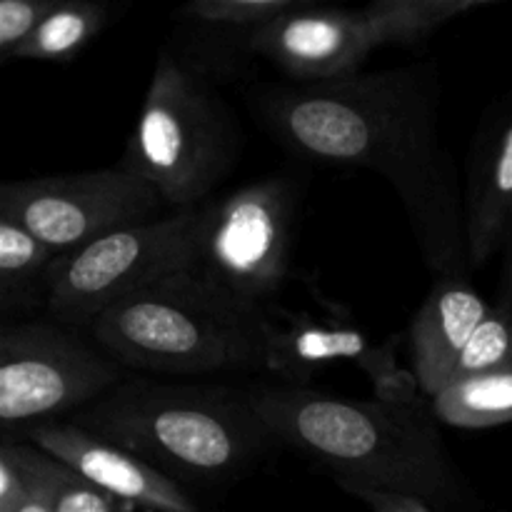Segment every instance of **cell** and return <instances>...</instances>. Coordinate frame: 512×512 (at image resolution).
I'll return each mask as SVG.
<instances>
[{
    "mask_svg": "<svg viewBox=\"0 0 512 512\" xmlns=\"http://www.w3.org/2000/svg\"><path fill=\"white\" fill-rule=\"evenodd\" d=\"M248 108L298 160L388 180L433 278L470 273L465 190L443 135L438 60L323 83L253 85Z\"/></svg>",
    "mask_w": 512,
    "mask_h": 512,
    "instance_id": "obj_1",
    "label": "cell"
},
{
    "mask_svg": "<svg viewBox=\"0 0 512 512\" xmlns=\"http://www.w3.org/2000/svg\"><path fill=\"white\" fill-rule=\"evenodd\" d=\"M248 398L278 445L328 470L340 488L410 495L435 512H480L478 493L445 445L428 395L385 403L308 385H250Z\"/></svg>",
    "mask_w": 512,
    "mask_h": 512,
    "instance_id": "obj_2",
    "label": "cell"
},
{
    "mask_svg": "<svg viewBox=\"0 0 512 512\" xmlns=\"http://www.w3.org/2000/svg\"><path fill=\"white\" fill-rule=\"evenodd\" d=\"M68 420L178 485L233 483L278 445L245 388L140 373H128Z\"/></svg>",
    "mask_w": 512,
    "mask_h": 512,
    "instance_id": "obj_3",
    "label": "cell"
},
{
    "mask_svg": "<svg viewBox=\"0 0 512 512\" xmlns=\"http://www.w3.org/2000/svg\"><path fill=\"white\" fill-rule=\"evenodd\" d=\"M88 335L128 373H265L268 308L245 303L200 270H190L115 303L90 323Z\"/></svg>",
    "mask_w": 512,
    "mask_h": 512,
    "instance_id": "obj_4",
    "label": "cell"
},
{
    "mask_svg": "<svg viewBox=\"0 0 512 512\" xmlns=\"http://www.w3.org/2000/svg\"><path fill=\"white\" fill-rule=\"evenodd\" d=\"M240 150L243 130L218 83L163 45L118 163L140 175L163 205L183 210L213 198Z\"/></svg>",
    "mask_w": 512,
    "mask_h": 512,
    "instance_id": "obj_5",
    "label": "cell"
},
{
    "mask_svg": "<svg viewBox=\"0 0 512 512\" xmlns=\"http://www.w3.org/2000/svg\"><path fill=\"white\" fill-rule=\"evenodd\" d=\"M495 0H375L365 8L305 5L250 38L253 58L283 70L293 83H323L358 75L380 48L420 43Z\"/></svg>",
    "mask_w": 512,
    "mask_h": 512,
    "instance_id": "obj_6",
    "label": "cell"
},
{
    "mask_svg": "<svg viewBox=\"0 0 512 512\" xmlns=\"http://www.w3.org/2000/svg\"><path fill=\"white\" fill-rule=\"evenodd\" d=\"M203 203L125 225L53 265L45 313L55 323L88 330L90 323L128 295L178 273L200 270Z\"/></svg>",
    "mask_w": 512,
    "mask_h": 512,
    "instance_id": "obj_7",
    "label": "cell"
},
{
    "mask_svg": "<svg viewBox=\"0 0 512 512\" xmlns=\"http://www.w3.org/2000/svg\"><path fill=\"white\" fill-rule=\"evenodd\" d=\"M128 375L88 330L55 320L0 328V428L18 440L35 425L68 420Z\"/></svg>",
    "mask_w": 512,
    "mask_h": 512,
    "instance_id": "obj_8",
    "label": "cell"
},
{
    "mask_svg": "<svg viewBox=\"0 0 512 512\" xmlns=\"http://www.w3.org/2000/svg\"><path fill=\"white\" fill-rule=\"evenodd\" d=\"M303 190L273 173L203 203L200 273L245 303L270 308L288 283Z\"/></svg>",
    "mask_w": 512,
    "mask_h": 512,
    "instance_id": "obj_9",
    "label": "cell"
},
{
    "mask_svg": "<svg viewBox=\"0 0 512 512\" xmlns=\"http://www.w3.org/2000/svg\"><path fill=\"white\" fill-rule=\"evenodd\" d=\"M160 208L165 205L158 193L120 163L90 173L0 185V218L18 223L58 253L83 248L125 225L158 218Z\"/></svg>",
    "mask_w": 512,
    "mask_h": 512,
    "instance_id": "obj_10",
    "label": "cell"
},
{
    "mask_svg": "<svg viewBox=\"0 0 512 512\" xmlns=\"http://www.w3.org/2000/svg\"><path fill=\"white\" fill-rule=\"evenodd\" d=\"M398 348V335L375 345L350 320L313 318L275 305L268 308L265 375L283 380V385H305L330 365L350 363L368 375L378 400L413 403L425 393L413 370L398 365Z\"/></svg>",
    "mask_w": 512,
    "mask_h": 512,
    "instance_id": "obj_11",
    "label": "cell"
},
{
    "mask_svg": "<svg viewBox=\"0 0 512 512\" xmlns=\"http://www.w3.org/2000/svg\"><path fill=\"white\" fill-rule=\"evenodd\" d=\"M18 440L35 445L98 485L115 503L150 512H203L193 495L130 450L80 428L73 420L28 428Z\"/></svg>",
    "mask_w": 512,
    "mask_h": 512,
    "instance_id": "obj_12",
    "label": "cell"
},
{
    "mask_svg": "<svg viewBox=\"0 0 512 512\" xmlns=\"http://www.w3.org/2000/svg\"><path fill=\"white\" fill-rule=\"evenodd\" d=\"M512 228V90L495 100L473 138L465 173V240L470 270L490 263Z\"/></svg>",
    "mask_w": 512,
    "mask_h": 512,
    "instance_id": "obj_13",
    "label": "cell"
},
{
    "mask_svg": "<svg viewBox=\"0 0 512 512\" xmlns=\"http://www.w3.org/2000/svg\"><path fill=\"white\" fill-rule=\"evenodd\" d=\"M493 305L468 275H438L410 323V363L428 398L448 385L453 365Z\"/></svg>",
    "mask_w": 512,
    "mask_h": 512,
    "instance_id": "obj_14",
    "label": "cell"
},
{
    "mask_svg": "<svg viewBox=\"0 0 512 512\" xmlns=\"http://www.w3.org/2000/svg\"><path fill=\"white\" fill-rule=\"evenodd\" d=\"M60 255L18 223L0 218V318L5 323L48 310L53 265Z\"/></svg>",
    "mask_w": 512,
    "mask_h": 512,
    "instance_id": "obj_15",
    "label": "cell"
},
{
    "mask_svg": "<svg viewBox=\"0 0 512 512\" xmlns=\"http://www.w3.org/2000/svg\"><path fill=\"white\" fill-rule=\"evenodd\" d=\"M0 450L15 460L30 488L43 498L50 512H120L115 500L98 485L35 445L25 440H3Z\"/></svg>",
    "mask_w": 512,
    "mask_h": 512,
    "instance_id": "obj_16",
    "label": "cell"
},
{
    "mask_svg": "<svg viewBox=\"0 0 512 512\" xmlns=\"http://www.w3.org/2000/svg\"><path fill=\"white\" fill-rule=\"evenodd\" d=\"M113 5L98 0H68L55 5L33 38L15 53L13 60L33 63H70L78 58L113 20Z\"/></svg>",
    "mask_w": 512,
    "mask_h": 512,
    "instance_id": "obj_17",
    "label": "cell"
},
{
    "mask_svg": "<svg viewBox=\"0 0 512 512\" xmlns=\"http://www.w3.org/2000/svg\"><path fill=\"white\" fill-rule=\"evenodd\" d=\"M438 423L485 430L512 423V370L453 380L430 398Z\"/></svg>",
    "mask_w": 512,
    "mask_h": 512,
    "instance_id": "obj_18",
    "label": "cell"
},
{
    "mask_svg": "<svg viewBox=\"0 0 512 512\" xmlns=\"http://www.w3.org/2000/svg\"><path fill=\"white\" fill-rule=\"evenodd\" d=\"M512 370V313L493 305L488 318L483 320L463 353L458 355L450 373L448 385L453 380L473 378L485 373H503Z\"/></svg>",
    "mask_w": 512,
    "mask_h": 512,
    "instance_id": "obj_19",
    "label": "cell"
},
{
    "mask_svg": "<svg viewBox=\"0 0 512 512\" xmlns=\"http://www.w3.org/2000/svg\"><path fill=\"white\" fill-rule=\"evenodd\" d=\"M60 0H3L0 3V60L10 63L45 23Z\"/></svg>",
    "mask_w": 512,
    "mask_h": 512,
    "instance_id": "obj_20",
    "label": "cell"
},
{
    "mask_svg": "<svg viewBox=\"0 0 512 512\" xmlns=\"http://www.w3.org/2000/svg\"><path fill=\"white\" fill-rule=\"evenodd\" d=\"M345 493L353 498L363 500L373 512H435L428 503L410 495H395V493H380V490L358 488V485H345Z\"/></svg>",
    "mask_w": 512,
    "mask_h": 512,
    "instance_id": "obj_21",
    "label": "cell"
},
{
    "mask_svg": "<svg viewBox=\"0 0 512 512\" xmlns=\"http://www.w3.org/2000/svg\"><path fill=\"white\" fill-rule=\"evenodd\" d=\"M503 310L512 313V228L508 240L503 245V270H500V288H498V303Z\"/></svg>",
    "mask_w": 512,
    "mask_h": 512,
    "instance_id": "obj_22",
    "label": "cell"
},
{
    "mask_svg": "<svg viewBox=\"0 0 512 512\" xmlns=\"http://www.w3.org/2000/svg\"><path fill=\"white\" fill-rule=\"evenodd\" d=\"M20 473H23V470H20ZM25 483H28V480H25ZM8 512H50V510H48V505L43 503V498H40V495L28 485V493L23 495V500H20V503Z\"/></svg>",
    "mask_w": 512,
    "mask_h": 512,
    "instance_id": "obj_23",
    "label": "cell"
}]
</instances>
